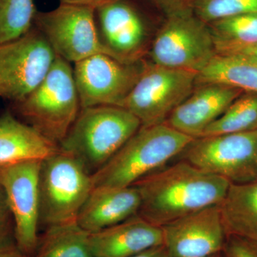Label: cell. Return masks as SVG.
<instances>
[{
	"label": "cell",
	"mask_w": 257,
	"mask_h": 257,
	"mask_svg": "<svg viewBox=\"0 0 257 257\" xmlns=\"http://www.w3.org/2000/svg\"><path fill=\"white\" fill-rule=\"evenodd\" d=\"M231 183L182 160L146 176L135 186L141 197L138 215L157 226L220 204Z\"/></svg>",
	"instance_id": "cell-1"
},
{
	"label": "cell",
	"mask_w": 257,
	"mask_h": 257,
	"mask_svg": "<svg viewBox=\"0 0 257 257\" xmlns=\"http://www.w3.org/2000/svg\"><path fill=\"white\" fill-rule=\"evenodd\" d=\"M141 126L140 120L121 106L82 108L59 148L79 161L93 175Z\"/></svg>",
	"instance_id": "cell-2"
},
{
	"label": "cell",
	"mask_w": 257,
	"mask_h": 257,
	"mask_svg": "<svg viewBox=\"0 0 257 257\" xmlns=\"http://www.w3.org/2000/svg\"><path fill=\"white\" fill-rule=\"evenodd\" d=\"M192 137L166 124L143 126L104 167L92 175L95 187H132L181 155Z\"/></svg>",
	"instance_id": "cell-3"
},
{
	"label": "cell",
	"mask_w": 257,
	"mask_h": 257,
	"mask_svg": "<svg viewBox=\"0 0 257 257\" xmlns=\"http://www.w3.org/2000/svg\"><path fill=\"white\" fill-rule=\"evenodd\" d=\"M17 104L26 123L59 146L82 109L71 64L57 56L43 80Z\"/></svg>",
	"instance_id": "cell-4"
},
{
	"label": "cell",
	"mask_w": 257,
	"mask_h": 257,
	"mask_svg": "<svg viewBox=\"0 0 257 257\" xmlns=\"http://www.w3.org/2000/svg\"><path fill=\"white\" fill-rule=\"evenodd\" d=\"M93 188L92 175L60 149L42 160L39 177L40 225L47 228L77 221Z\"/></svg>",
	"instance_id": "cell-5"
},
{
	"label": "cell",
	"mask_w": 257,
	"mask_h": 257,
	"mask_svg": "<svg viewBox=\"0 0 257 257\" xmlns=\"http://www.w3.org/2000/svg\"><path fill=\"white\" fill-rule=\"evenodd\" d=\"M147 54L156 65L198 74L216 51L207 24L189 9L165 18Z\"/></svg>",
	"instance_id": "cell-6"
},
{
	"label": "cell",
	"mask_w": 257,
	"mask_h": 257,
	"mask_svg": "<svg viewBox=\"0 0 257 257\" xmlns=\"http://www.w3.org/2000/svg\"><path fill=\"white\" fill-rule=\"evenodd\" d=\"M181 155L182 160L231 184L257 181V130L195 138Z\"/></svg>",
	"instance_id": "cell-7"
},
{
	"label": "cell",
	"mask_w": 257,
	"mask_h": 257,
	"mask_svg": "<svg viewBox=\"0 0 257 257\" xmlns=\"http://www.w3.org/2000/svg\"><path fill=\"white\" fill-rule=\"evenodd\" d=\"M197 72L148 63L123 107L142 126L165 124L170 114L194 90Z\"/></svg>",
	"instance_id": "cell-8"
},
{
	"label": "cell",
	"mask_w": 257,
	"mask_h": 257,
	"mask_svg": "<svg viewBox=\"0 0 257 257\" xmlns=\"http://www.w3.org/2000/svg\"><path fill=\"white\" fill-rule=\"evenodd\" d=\"M94 12L89 7L60 4L50 11H37L33 25L55 55L70 64L96 54L113 57L99 38Z\"/></svg>",
	"instance_id": "cell-9"
},
{
	"label": "cell",
	"mask_w": 257,
	"mask_h": 257,
	"mask_svg": "<svg viewBox=\"0 0 257 257\" xmlns=\"http://www.w3.org/2000/svg\"><path fill=\"white\" fill-rule=\"evenodd\" d=\"M57 55L35 26L0 43V97L23 100L43 80Z\"/></svg>",
	"instance_id": "cell-10"
},
{
	"label": "cell",
	"mask_w": 257,
	"mask_h": 257,
	"mask_svg": "<svg viewBox=\"0 0 257 257\" xmlns=\"http://www.w3.org/2000/svg\"><path fill=\"white\" fill-rule=\"evenodd\" d=\"M147 62H122L96 54L74 64L73 75L81 107L124 106Z\"/></svg>",
	"instance_id": "cell-11"
},
{
	"label": "cell",
	"mask_w": 257,
	"mask_h": 257,
	"mask_svg": "<svg viewBox=\"0 0 257 257\" xmlns=\"http://www.w3.org/2000/svg\"><path fill=\"white\" fill-rule=\"evenodd\" d=\"M41 162L28 161L0 167V182L13 218L15 244L29 257L35 254L40 239L39 177Z\"/></svg>",
	"instance_id": "cell-12"
},
{
	"label": "cell",
	"mask_w": 257,
	"mask_h": 257,
	"mask_svg": "<svg viewBox=\"0 0 257 257\" xmlns=\"http://www.w3.org/2000/svg\"><path fill=\"white\" fill-rule=\"evenodd\" d=\"M94 16L99 38L114 58L135 62L148 53L150 20L133 0H113L96 8Z\"/></svg>",
	"instance_id": "cell-13"
},
{
	"label": "cell",
	"mask_w": 257,
	"mask_h": 257,
	"mask_svg": "<svg viewBox=\"0 0 257 257\" xmlns=\"http://www.w3.org/2000/svg\"><path fill=\"white\" fill-rule=\"evenodd\" d=\"M169 257H209L220 253L226 231L220 204L210 206L162 226Z\"/></svg>",
	"instance_id": "cell-14"
},
{
	"label": "cell",
	"mask_w": 257,
	"mask_h": 257,
	"mask_svg": "<svg viewBox=\"0 0 257 257\" xmlns=\"http://www.w3.org/2000/svg\"><path fill=\"white\" fill-rule=\"evenodd\" d=\"M243 92L217 83L198 84L165 124L187 136L199 138Z\"/></svg>",
	"instance_id": "cell-15"
},
{
	"label": "cell",
	"mask_w": 257,
	"mask_h": 257,
	"mask_svg": "<svg viewBox=\"0 0 257 257\" xmlns=\"http://www.w3.org/2000/svg\"><path fill=\"white\" fill-rule=\"evenodd\" d=\"M94 257H132L164 244L162 227L135 215L90 234Z\"/></svg>",
	"instance_id": "cell-16"
},
{
	"label": "cell",
	"mask_w": 257,
	"mask_h": 257,
	"mask_svg": "<svg viewBox=\"0 0 257 257\" xmlns=\"http://www.w3.org/2000/svg\"><path fill=\"white\" fill-rule=\"evenodd\" d=\"M140 205L141 197L135 186L95 187L81 208L77 222L94 234L138 215Z\"/></svg>",
	"instance_id": "cell-17"
},
{
	"label": "cell",
	"mask_w": 257,
	"mask_h": 257,
	"mask_svg": "<svg viewBox=\"0 0 257 257\" xmlns=\"http://www.w3.org/2000/svg\"><path fill=\"white\" fill-rule=\"evenodd\" d=\"M59 146L10 112L0 116V167L28 161L42 160Z\"/></svg>",
	"instance_id": "cell-18"
},
{
	"label": "cell",
	"mask_w": 257,
	"mask_h": 257,
	"mask_svg": "<svg viewBox=\"0 0 257 257\" xmlns=\"http://www.w3.org/2000/svg\"><path fill=\"white\" fill-rule=\"evenodd\" d=\"M220 207L227 236L257 242V181L230 184Z\"/></svg>",
	"instance_id": "cell-19"
},
{
	"label": "cell",
	"mask_w": 257,
	"mask_h": 257,
	"mask_svg": "<svg viewBox=\"0 0 257 257\" xmlns=\"http://www.w3.org/2000/svg\"><path fill=\"white\" fill-rule=\"evenodd\" d=\"M209 83L257 93V60L240 54H216L196 79V85Z\"/></svg>",
	"instance_id": "cell-20"
},
{
	"label": "cell",
	"mask_w": 257,
	"mask_h": 257,
	"mask_svg": "<svg viewBox=\"0 0 257 257\" xmlns=\"http://www.w3.org/2000/svg\"><path fill=\"white\" fill-rule=\"evenodd\" d=\"M89 237L77 221L48 226L32 257H94Z\"/></svg>",
	"instance_id": "cell-21"
},
{
	"label": "cell",
	"mask_w": 257,
	"mask_h": 257,
	"mask_svg": "<svg viewBox=\"0 0 257 257\" xmlns=\"http://www.w3.org/2000/svg\"><path fill=\"white\" fill-rule=\"evenodd\" d=\"M216 54H226L257 44V13L229 17L207 24Z\"/></svg>",
	"instance_id": "cell-22"
},
{
	"label": "cell",
	"mask_w": 257,
	"mask_h": 257,
	"mask_svg": "<svg viewBox=\"0 0 257 257\" xmlns=\"http://www.w3.org/2000/svg\"><path fill=\"white\" fill-rule=\"evenodd\" d=\"M257 130V93L243 92L201 135L247 133Z\"/></svg>",
	"instance_id": "cell-23"
},
{
	"label": "cell",
	"mask_w": 257,
	"mask_h": 257,
	"mask_svg": "<svg viewBox=\"0 0 257 257\" xmlns=\"http://www.w3.org/2000/svg\"><path fill=\"white\" fill-rule=\"evenodd\" d=\"M37 12L34 0H0V43L27 33Z\"/></svg>",
	"instance_id": "cell-24"
},
{
	"label": "cell",
	"mask_w": 257,
	"mask_h": 257,
	"mask_svg": "<svg viewBox=\"0 0 257 257\" xmlns=\"http://www.w3.org/2000/svg\"><path fill=\"white\" fill-rule=\"evenodd\" d=\"M189 8L207 24L229 17L257 13V0H189Z\"/></svg>",
	"instance_id": "cell-25"
},
{
	"label": "cell",
	"mask_w": 257,
	"mask_h": 257,
	"mask_svg": "<svg viewBox=\"0 0 257 257\" xmlns=\"http://www.w3.org/2000/svg\"><path fill=\"white\" fill-rule=\"evenodd\" d=\"M223 257H257V242L239 236H226Z\"/></svg>",
	"instance_id": "cell-26"
},
{
	"label": "cell",
	"mask_w": 257,
	"mask_h": 257,
	"mask_svg": "<svg viewBox=\"0 0 257 257\" xmlns=\"http://www.w3.org/2000/svg\"><path fill=\"white\" fill-rule=\"evenodd\" d=\"M161 12L165 18L190 9L189 0H147Z\"/></svg>",
	"instance_id": "cell-27"
},
{
	"label": "cell",
	"mask_w": 257,
	"mask_h": 257,
	"mask_svg": "<svg viewBox=\"0 0 257 257\" xmlns=\"http://www.w3.org/2000/svg\"><path fill=\"white\" fill-rule=\"evenodd\" d=\"M13 243L15 242L14 227L11 224V220L0 218V248Z\"/></svg>",
	"instance_id": "cell-28"
},
{
	"label": "cell",
	"mask_w": 257,
	"mask_h": 257,
	"mask_svg": "<svg viewBox=\"0 0 257 257\" xmlns=\"http://www.w3.org/2000/svg\"><path fill=\"white\" fill-rule=\"evenodd\" d=\"M113 0H60V4L89 7L96 9L101 5L110 3Z\"/></svg>",
	"instance_id": "cell-29"
},
{
	"label": "cell",
	"mask_w": 257,
	"mask_h": 257,
	"mask_svg": "<svg viewBox=\"0 0 257 257\" xmlns=\"http://www.w3.org/2000/svg\"><path fill=\"white\" fill-rule=\"evenodd\" d=\"M0 218L5 219H10V218H12L9 207H8V200H7L6 194L1 182H0Z\"/></svg>",
	"instance_id": "cell-30"
},
{
	"label": "cell",
	"mask_w": 257,
	"mask_h": 257,
	"mask_svg": "<svg viewBox=\"0 0 257 257\" xmlns=\"http://www.w3.org/2000/svg\"><path fill=\"white\" fill-rule=\"evenodd\" d=\"M0 257H29L17 246L15 243H10L0 248Z\"/></svg>",
	"instance_id": "cell-31"
},
{
	"label": "cell",
	"mask_w": 257,
	"mask_h": 257,
	"mask_svg": "<svg viewBox=\"0 0 257 257\" xmlns=\"http://www.w3.org/2000/svg\"><path fill=\"white\" fill-rule=\"evenodd\" d=\"M132 257H169V255L164 245H162Z\"/></svg>",
	"instance_id": "cell-32"
},
{
	"label": "cell",
	"mask_w": 257,
	"mask_h": 257,
	"mask_svg": "<svg viewBox=\"0 0 257 257\" xmlns=\"http://www.w3.org/2000/svg\"><path fill=\"white\" fill-rule=\"evenodd\" d=\"M226 54H240V55L248 56V57H251V58L257 60V44L256 45H252V46L237 49V50L232 51V52Z\"/></svg>",
	"instance_id": "cell-33"
},
{
	"label": "cell",
	"mask_w": 257,
	"mask_h": 257,
	"mask_svg": "<svg viewBox=\"0 0 257 257\" xmlns=\"http://www.w3.org/2000/svg\"><path fill=\"white\" fill-rule=\"evenodd\" d=\"M209 257H223L222 253L221 252L216 253V254L212 255V256H210Z\"/></svg>",
	"instance_id": "cell-34"
}]
</instances>
